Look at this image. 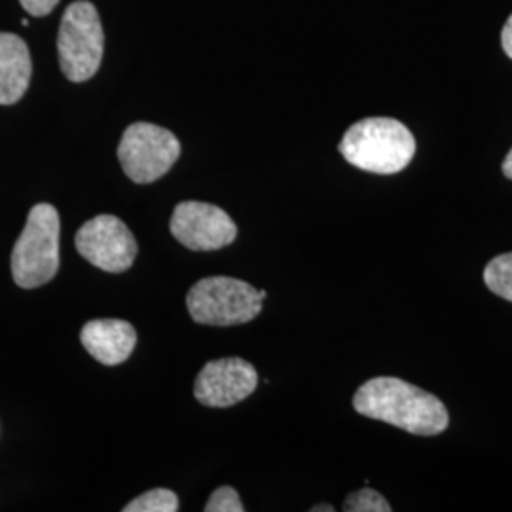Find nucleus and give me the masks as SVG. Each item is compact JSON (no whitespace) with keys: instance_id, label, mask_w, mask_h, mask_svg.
<instances>
[{"instance_id":"17","label":"nucleus","mask_w":512,"mask_h":512,"mask_svg":"<svg viewBox=\"0 0 512 512\" xmlns=\"http://www.w3.org/2000/svg\"><path fill=\"white\" fill-rule=\"evenodd\" d=\"M501 46L505 50V54L509 55L512 59V16L507 19L505 27H503V33H501Z\"/></svg>"},{"instance_id":"7","label":"nucleus","mask_w":512,"mask_h":512,"mask_svg":"<svg viewBox=\"0 0 512 512\" xmlns=\"http://www.w3.org/2000/svg\"><path fill=\"white\" fill-rule=\"evenodd\" d=\"M76 249L95 268L122 274L137 256V241L118 217L97 215L78 230Z\"/></svg>"},{"instance_id":"14","label":"nucleus","mask_w":512,"mask_h":512,"mask_svg":"<svg viewBox=\"0 0 512 512\" xmlns=\"http://www.w3.org/2000/svg\"><path fill=\"white\" fill-rule=\"evenodd\" d=\"M344 511L348 512H389L391 505L384 495L378 494L372 488H363L346 497Z\"/></svg>"},{"instance_id":"15","label":"nucleus","mask_w":512,"mask_h":512,"mask_svg":"<svg viewBox=\"0 0 512 512\" xmlns=\"http://www.w3.org/2000/svg\"><path fill=\"white\" fill-rule=\"evenodd\" d=\"M205 511L207 512H243L245 507L241 505V499H239L238 492L230 486H222L217 488L207 505H205Z\"/></svg>"},{"instance_id":"11","label":"nucleus","mask_w":512,"mask_h":512,"mask_svg":"<svg viewBox=\"0 0 512 512\" xmlns=\"http://www.w3.org/2000/svg\"><path fill=\"white\" fill-rule=\"evenodd\" d=\"M33 73L27 44L12 33H0V105H14L25 95Z\"/></svg>"},{"instance_id":"5","label":"nucleus","mask_w":512,"mask_h":512,"mask_svg":"<svg viewBox=\"0 0 512 512\" xmlns=\"http://www.w3.org/2000/svg\"><path fill=\"white\" fill-rule=\"evenodd\" d=\"M105 48L97 8L88 0L73 2L61 19L57 52L63 74L71 82H86L99 71Z\"/></svg>"},{"instance_id":"19","label":"nucleus","mask_w":512,"mask_h":512,"mask_svg":"<svg viewBox=\"0 0 512 512\" xmlns=\"http://www.w3.org/2000/svg\"><path fill=\"white\" fill-rule=\"evenodd\" d=\"M311 512H334V507L332 505H315V507H311Z\"/></svg>"},{"instance_id":"2","label":"nucleus","mask_w":512,"mask_h":512,"mask_svg":"<svg viewBox=\"0 0 512 512\" xmlns=\"http://www.w3.org/2000/svg\"><path fill=\"white\" fill-rule=\"evenodd\" d=\"M346 162L376 175H395L412 162L416 139L395 118H365L346 131L340 143Z\"/></svg>"},{"instance_id":"1","label":"nucleus","mask_w":512,"mask_h":512,"mask_svg":"<svg viewBox=\"0 0 512 512\" xmlns=\"http://www.w3.org/2000/svg\"><path fill=\"white\" fill-rule=\"evenodd\" d=\"M353 408L366 418L385 421L420 437H433L448 427V410L435 395L399 378L380 376L361 385Z\"/></svg>"},{"instance_id":"4","label":"nucleus","mask_w":512,"mask_h":512,"mask_svg":"<svg viewBox=\"0 0 512 512\" xmlns=\"http://www.w3.org/2000/svg\"><path fill=\"white\" fill-rule=\"evenodd\" d=\"M266 291H256L234 277H205L186 296L192 319L200 325L232 327L253 321L262 311Z\"/></svg>"},{"instance_id":"13","label":"nucleus","mask_w":512,"mask_h":512,"mask_svg":"<svg viewBox=\"0 0 512 512\" xmlns=\"http://www.w3.org/2000/svg\"><path fill=\"white\" fill-rule=\"evenodd\" d=\"M179 511V497L171 490L156 488L147 494L135 497L124 507V512H177Z\"/></svg>"},{"instance_id":"3","label":"nucleus","mask_w":512,"mask_h":512,"mask_svg":"<svg viewBox=\"0 0 512 512\" xmlns=\"http://www.w3.org/2000/svg\"><path fill=\"white\" fill-rule=\"evenodd\" d=\"M59 213L50 203H38L12 253V275L21 289H37L59 270Z\"/></svg>"},{"instance_id":"8","label":"nucleus","mask_w":512,"mask_h":512,"mask_svg":"<svg viewBox=\"0 0 512 512\" xmlns=\"http://www.w3.org/2000/svg\"><path fill=\"white\" fill-rule=\"evenodd\" d=\"M171 234L190 251H217L238 238V226L217 205L179 203L171 217Z\"/></svg>"},{"instance_id":"9","label":"nucleus","mask_w":512,"mask_h":512,"mask_svg":"<svg viewBox=\"0 0 512 512\" xmlns=\"http://www.w3.org/2000/svg\"><path fill=\"white\" fill-rule=\"evenodd\" d=\"M256 385L255 366L239 357H228L203 366L194 384V395L205 406L226 408L247 399Z\"/></svg>"},{"instance_id":"12","label":"nucleus","mask_w":512,"mask_h":512,"mask_svg":"<svg viewBox=\"0 0 512 512\" xmlns=\"http://www.w3.org/2000/svg\"><path fill=\"white\" fill-rule=\"evenodd\" d=\"M484 283L499 298L512 302V253L495 256L494 260L488 262L484 270Z\"/></svg>"},{"instance_id":"6","label":"nucleus","mask_w":512,"mask_h":512,"mask_svg":"<svg viewBox=\"0 0 512 512\" xmlns=\"http://www.w3.org/2000/svg\"><path fill=\"white\" fill-rule=\"evenodd\" d=\"M181 156V143L169 129L137 122L120 141L118 160L133 183L150 184L164 177Z\"/></svg>"},{"instance_id":"16","label":"nucleus","mask_w":512,"mask_h":512,"mask_svg":"<svg viewBox=\"0 0 512 512\" xmlns=\"http://www.w3.org/2000/svg\"><path fill=\"white\" fill-rule=\"evenodd\" d=\"M19 2L25 8L27 14L37 16V18L48 16L55 6L59 4V0H19Z\"/></svg>"},{"instance_id":"10","label":"nucleus","mask_w":512,"mask_h":512,"mask_svg":"<svg viewBox=\"0 0 512 512\" xmlns=\"http://www.w3.org/2000/svg\"><path fill=\"white\" fill-rule=\"evenodd\" d=\"M80 342L101 365H120L135 349L137 332L122 319H93L80 332Z\"/></svg>"},{"instance_id":"18","label":"nucleus","mask_w":512,"mask_h":512,"mask_svg":"<svg viewBox=\"0 0 512 512\" xmlns=\"http://www.w3.org/2000/svg\"><path fill=\"white\" fill-rule=\"evenodd\" d=\"M501 169H503V175L512 181V148L509 150V154L505 156V160H503Z\"/></svg>"}]
</instances>
